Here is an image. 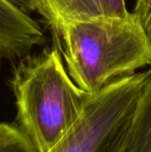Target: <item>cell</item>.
<instances>
[{
  "label": "cell",
  "instance_id": "cell-1",
  "mask_svg": "<svg viewBox=\"0 0 151 152\" xmlns=\"http://www.w3.org/2000/svg\"><path fill=\"white\" fill-rule=\"evenodd\" d=\"M17 124L36 152H49L76 123L93 93L71 80L57 49L27 55L10 80Z\"/></svg>",
  "mask_w": 151,
  "mask_h": 152
},
{
  "label": "cell",
  "instance_id": "cell-11",
  "mask_svg": "<svg viewBox=\"0 0 151 152\" xmlns=\"http://www.w3.org/2000/svg\"><path fill=\"white\" fill-rule=\"evenodd\" d=\"M0 59H1V58H0ZM0 66H1V61H0Z\"/></svg>",
  "mask_w": 151,
  "mask_h": 152
},
{
  "label": "cell",
  "instance_id": "cell-9",
  "mask_svg": "<svg viewBox=\"0 0 151 152\" xmlns=\"http://www.w3.org/2000/svg\"><path fill=\"white\" fill-rule=\"evenodd\" d=\"M103 16L125 17L129 14L126 10L125 0H98Z\"/></svg>",
  "mask_w": 151,
  "mask_h": 152
},
{
  "label": "cell",
  "instance_id": "cell-4",
  "mask_svg": "<svg viewBox=\"0 0 151 152\" xmlns=\"http://www.w3.org/2000/svg\"><path fill=\"white\" fill-rule=\"evenodd\" d=\"M46 42L39 24L10 0H0V58L21 59Z\"/></svg>",
  "mask_w": 151,
  "mask_h": 152
},
{
  "label": "cell",
  "instance_id": "cell-8",
  "mask_svg": "<svg viewBox=\"0 0 151 152\" xmlns=\"http://www.w3.org/2000/svg\"><path fill=\"white\" fill-rule=\"evenodd\" d=\"M133 14L151 44V0H136Z\"/></svg>",
  "mask_w": 151,
  "mask_h": 152
},
{
  "label": "cell",
  "instance_id": "cell-7",
  "mask_svg": "<svg viewBox=\"0 0 151 152\" xmlns=\"http://www.w3.org/2000/svg\"><path fill=\"white\" fill-rule=\"evenodd\" d=\"M0 152H36L17 123H0Z\"/></svg>",
  "mask_w": 151,
  "mask_h": 152
},
{
  "label": "cell",
  "instance_id": "cell-3",
  "mask_svg": "<svg viewBox=\"0 0 151 152\" xmlns=\"http://www.w3.org/2000/svg\"><path fill=\"white\" fill-rule=\"evenodd\" d=\"M149 72L121 77L93 93L74 126L49 152H123Z\"/></svg>",
  "mask_w": 151,
  "mask_h": 152
},
{
  "label": "cell",
  "instance_id": "cell-10",
  "mask_svg": "<svg viewBox=\"0 0 151 152\" xmlns=\"http://www.w3.org/2000/svg\"><path fill=\"white\" fill-rule=\"evenodd\" d=\"M14 4H16L19 8L24 10L25 12L30 15L31 12H35V6L33 0H10Z\"/></svg>",
  "mask_w": 151,
  "mask_h": 152
},
{
  "label": "cell",
  "instance_id": "cell-6",
  "mask_svg": "<svg viewBox=\"0 0 151 152\" xmlns=\"http://www.w3.org/2000/svg\"><path fill=\"white\" fill-rule=\"evenodd\" d=\"M148 72L123 152H151V69Z\"/></svg>",
  "mask_w": 151,
  "mask_h": 152
},
{
  "label": "cell",
  "instance_id": "cell-2",
  "mask_svg": "<svg viewBox=\"0 0 151 152\" xmlns=\"http://www.w3.org/2000/svg\"><path fill=\"white\" fill-rule=\"evenodd\" d=\"M59 38L69 77L89 93L151 64V44L133 12L73 21Z\"/></svg>",
  "mask_w": 151,
  "mask_h": 152
},
{
  "label": "cell",
  "instance_id": "cell-5",
  "mask_svg": "<svg viewBox=\"0 0 151 152\" xmlns=\"http://www.w3.org/2000/svg\"><path fill=\"white\" fill-rule=\"evenodd\" d=\"M35 12L44 17L59 37L69 22L103 16L98 0H33Z\"/></svg>",
  "mask_w": 151,
  "mask_h": 152
}]
</instances>
